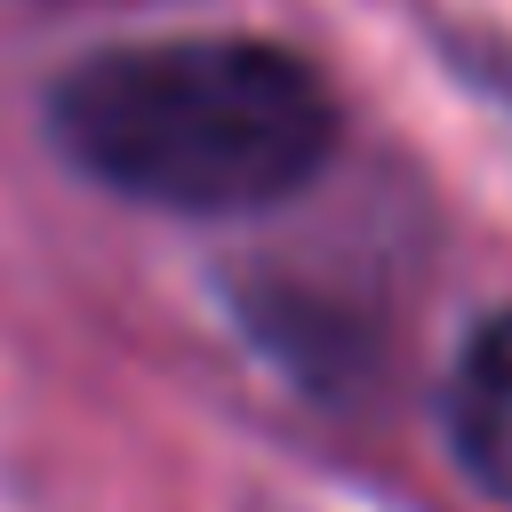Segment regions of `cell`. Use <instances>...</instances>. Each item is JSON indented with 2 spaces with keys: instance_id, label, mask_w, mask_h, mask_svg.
Returning <instances> with one entry per match:
<instances>
[{
  "instance_id": "obj_2",
  "label": "cell",
  "mask_w": 512,
  "mask_h": 512,
  "mask_svg": "<svg viewBox=\"0 0 512 512\" xmlns=\"http://www.w3.org/2000/svg\"><path fill=\"white\" fill-rule=\"evenodd\" d=\"M448 440L480 488L512 496V312L464 336L456 376H448Z\"/></svg>"
},
{
  "instance_id": "obj_1",
  "label": "cell",
  "mask_w": 512,
  "mask_h": 512,
  "mask_svg": "<svg viewBox=\"0 0 512 512\" xmlns=\"http://www.w3.org/2000/svg\"><path fill=\"white\" fill-rule=\"evenodd\" d=\"M48 136L80 176L176 216L288 200L336 144V104L272 40H136L48 88Z\"/></svg>"
}]
</instances>
